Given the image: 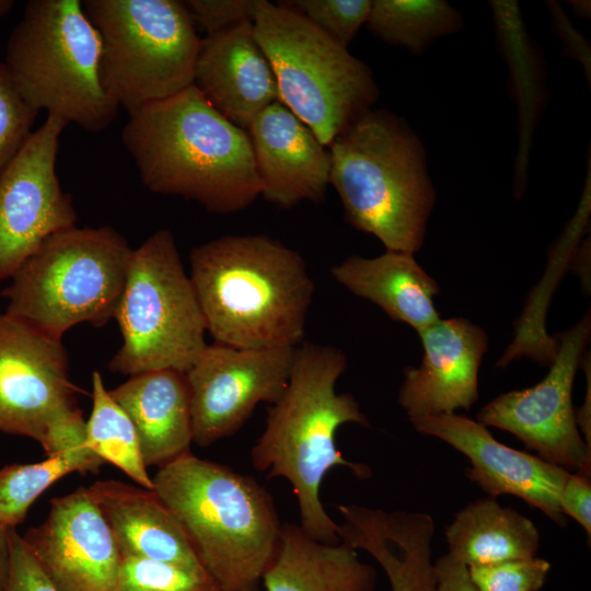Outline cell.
<instances>
[{"label":"cell","mask_w":591,"mask_h":591,"mask_svg":"<svg viewBox=\"0 0 591 591\" xmlns=\"http://www.w3.org/2000/svg\"><path fill=\"white\" fill-rule=\"evenodd\" d=\"M346 369L347 357L339 348L304 341L299 345L287 387L268 408L265 429L251 450L255 470L266 478L280 477L290 483L303 531L328 544L340 538L338 523L321 500L325 476L336 466L349 468L360 479L372 474L368 465L346 460L336 447L340 426H370L356 398L336 392Z\"/></svg>","instance_id":"cell-1"},{"label":"cell","mask_w":591,"mask_h":591,"mask_svg":"<svg viewBox=\"0 0 591 591\" xmlns=\"http://www.w3.org/2000/svg\"><path fill=\"white\" fill-rule=\"evenodd\" d=\"M189 262L216 343L244 349L303 343L315 285L298 251L266 234L224 235L193 248Z\"/></svg>","instance_id":"cell-2"},{"label":"cell","mask_w":591,"mask_h":591,"mask_svg":"<svg viewBox=\"0 0 591 591\" xmlns=\"http://www.w3.org/2000/svg\"><path fill=\"white\" fill-rule=\"evenodd\" d=\"M121 139L152 193L179 196L229 215L262 194L247 131L192 85L129 115Z\"/></svg>","instance_id":"cell-3"},{"label":"cell","mask_w":591,"mask_h":591,"mask_svg":"<svg viewBox=\"0 0 591 591\" xmlns=\"http://www.w3.org/2000/svg\"><path fill=\"white\" fill-rule=\"evenodd\" d=\"M152 480L221 590L260 591L282 530L266 488L190 452L159 467Z\"/></svg>","instance_id":"cell-4"},{"label":"cell","mask_w":591,"mask_h":591,"mask_svg":"<svg viewBox=\"0 0 591 591\" xmlns=\"http://www.w3.org/2000/svg\"><path fill=\"white\" fill-rule=\"evenodd\" d=\"M329 185L346 220L386 251L414 254L434 204L425 149L404 118L370 109L328 146Z\"/></svg>","instance_id":"cell-5"},{"label":"cell","mask_w":591,"mask_h":591,"mask_svg":"<svg viewBox=\"0 0 591 591\" xmlns=\"http://www.w3.org/2000/svg\"><path fill=\"white\" fill-rule=\"evenodd\" d=\"M101 54V37L82 1L31 0L9 37L3 63L35 112L96 132L119 108L103 88Z\"/></svg>","instance_id":"cell-6"},{"label":"cell","mask_w":591,"mask_h":591,"mask_svg":"<svg viewBox=\"0 0 591 591\" xmlns=\"http://www.w3.org/2000/svg\"><path fill=\"white\" fill-rule=\"evenodd\" d=\"M131 254L109 225L61 230L11 277L5 313L58 339L80 323L104 325L115 317Z\"/></svg>","instance_id":"cell-7"},{"label":"cell","mask_w":591,"mask_h":591,"mask_svg":"<svg viewBox=\"0 0 591 591\" xmlns=\"http://www.w3.org/2000/svg\"><path fill=\"white\" fill-rule=\"evenodd\" d=\"M252 22L279 101L325 147L371 109L379 89L370 68L304 16L257 0Z\"/></svg>","instance_id":"cell-8"},{"label":"cell","mask_w":591,"mask_h":591,"mask_svg":"<svg viewBox=\"0 0 591 591\" xmlns=\"http://www.w3.org/2000/svg\"><path fill=\"white\" fill-rule=\"evenodd\" d=\"M82 4L101 37L103 88L118 107L132 115L194 85L200 38L183 1Z\"/></svg>","instance_id":"cell-9"},{"label":"cell","mask_w":591,"mask_h":591,"mask_svg":"<svg viewBox=\"0 0 591 591\" xmlns=\"http://www.w3.org/2000/svg\"><path fill=\"white\" fill-rule=\"evenodd\" d=\"M114 318L123 345L108 362L113 372L185 373L207 346L205 320L171 231L161 229L132 250Z\"/></svg>","instance_id":"cell-10"},{"label":"cell","mask_w":591,"mask_h":591,"mask_svg":"<svg viewBox=\"0 0 591 591\" xmlns=\"http://www.w3.org/2000/svg\"><path fill=\"white\" fill-rule=\"evenodd\" d=\"M589 335L588 313L558 335L551 369L540 383L500 394L477 413L476 420L512 433L551 464L591 475V448L579 432L571 398Z\"/></svg>","instance_id":"cell-11"},{"label":"cell","mask_w":591,"mask_h":591,"mask_svg":"<svg viewBox=\"0 0 591 591\" xmlns=\"http://www.w3.org/2000/svg\"><path fill=\"white\" fill-rule=\"evenodd\" d=\"M67 126L48 115L0 174V281L11 278L50 235L77 225L72 197L56 174Z\"/></svg>","instance_id":"cell-12"},{"label":"cell","mask_w":591,"mask_h":591,"mask_svg":"<svg viewBox=\"0 0 591 591\" xmlns=\"http://www.w3.org/2000/svg\"><path fill=\"white\" fill-rule=\"evenodd\" d=\"M296 348L207 345L185 372L193 442L205 448L230 437L259 403L277 402L287 387Z\"/></svg>","instance_id":"cell-13"},{"label":"cell","mask_w":591,"mask_h":591,"mask_svg":"<svg viewBox=\"0 0 591 591\" xmlns=\"http://www.w3.org/2000/svg\"><path fill=\"white\" fill-rule=\"evenodd\" d=\"M61 339L0 313V431L44 443L78 407Z\"/></svg>","instance_id":"cell-14"},{"label":"cell","mask_w":591,"mask_h":591,"mask_svg":"<svg viewBox=\"0 0 591 591\" xmlns=\"http://www.w3.org/2000/svg\"><path fill=\"white\" fill-rule=\"evenodd\" d=\"M23 538L61 591H116L121 555L86 487L55 497Z\"/></svg>","instance_id":"cell-15"},{"label":"cell","mask_w":591,"mask_h":591,"mask_svg":"<svg viewBox=\"0 0 591 591\" xmlns=\"http://www.w3.org/2000/svg\"><path fill=\"white\" fill-rule=\"evenodd\" d=\"M410 421L418 432L438 438L465 455L471 463L466 476L489 498L515 496L558 526H566L559 494L568 471L497 441L486 426L466 416L438 414Z\"/></svg>","instance_id":"cell-16"},{"label":"cell","mask_w":591,"mask_h":591,"mask_svg":"<svg viewBox=\"0 0 591 591\" xmlns=\"http://www.w3.org/2000/svg\"><path fill=\"white\" fill-rule=\"evenodd\" d=\"M424 358L419 368H407L398 403L409 420L468 410L478 399V369L488 338L465 318L439 320L421 329Z\"/></svg>","instance_id":"cell-17"},{"label":"cell","mask_w":591,"mask_h":591,"mask_svg":"<svg viewBox=\"0 0 591 591\" xmlns=\"http://www.w3.org/2000/svg\"><path fill=\"white\" fill-rule=\"evenodd\" d=\"M246 131L265 200L291 208L302 201L325 199L329 150L287 106L274 102L254 118Z\"/></svg>","instance_id":"cell-18"},{"label":"cell","mask_w":591,"mask_h":591,"mask_svg":"<svg viewBox=\"0 0 591 591\" xmlns=\"http://www.w3.org/2000/svg\"><path fill=\"white\" fill-rule=\"evenodd\" d=\"M194 85L219 114L244 130L279 101L273 68L256 40L252 20L200 39Z\"/></svg>","instance_id":"cell-19"},{"label":"cell","mask_w":591,"mask_h":591,"mask_svg":"<svg viewBox=\"0 0 591 591\" xmlns=\"http://www.w3.org/2000/svg\"><path fill=\"white\" fill-rule=\"evenodd\" d=\"M88 490L121 557L204 568L186 531L154 490L114 479L96 482Z\"/></svg>","instance_id":"cell-20"},{"label":"cell","mask_w":591,"mask_h":591,"mask_svg":"<svg viewBox=\"0 0 591 591\" xmlns=\"http://www.w3.org/2000/svg\"><path fill=\"white\" fill-rule=\"evenodd\" d=\"M109 394L132 421L147 467H161L189 453L193 426L185 373H139Z\"/></svg>","instance_id":"cell-21"},{"label":"cell","mask_w":591,"mask_h":591,"mask_svg":"<svg viewBox=\"0 0 591 591\" xmlns=\"http://www.w3.org/2000/svg\"><path fill=\"white\" fill-rule=\"evenodd\" d=\"M331 274L351 293L417 332L440 320L433 304L439 286L412 253L386 251L372 258L352 255L333 266Z\"/></svg>","instance_id":"cell-22"},{"label":"cell","mask_w":591,"mask_h":591,"mask_svg":"<svg viewBox=\"0 0 591 591\" xmlns=\"http://www.w3.org/2000/svg\"><path fill=\"white\" fill-rule=\"evenodd\" d=\"M376 569L347 544L322 543L299 524L282 523L277 553L263 576L265 591H375Z\"/></svg>","instance_id":"cell-23"},{"label":"cell","mask_w":591,"mask_h":591,"mask_svg":"<svg viewBox=\"0 0 591 591\" xmlns=\"http://www.w3.org/2000/svg\"><path fill=\"white\" fill-rule=\"evenodd\" d=\"M431 515L393 511L378 520H361L348 542L370 554L385 571L391 591H434Z\"/></svg>","instance_id":"cell-24"},{"label":"cell","mask_w":591,"mask_h":591,"mask_svg":"<svg viewBox=\"0 0 591 591\" xmlns=\"http://www.w3.org/2000/svg\"><path fill=\"white\" fill-rule=\"evenodd\" d=\"M444 535L448 554L467 567L532 558L540 547L535 524L494 498L478 499L461 509Z\"/></svg>","instance_id":"cell-25"},{"label":"cell","mask_w":591,"mask_h":591,"mask_svg":"<svg viewBox=\"0 0 591 591\" xmlns=\"http://www.w3.org/2000/svg\"><path fill=\"white\" fill-rule=\"evenodd\" d=\"M497 39L509 65L518 108V151L515 189H522L529 161L532 136L545 101L543 66L521 19L515 1H490Z\"/></svg>","instance_id":"cell-26"},{"label":"cell","mask_w":591,"mask_h":591,"mask_svg":"<svg viewBox=\"0 0 591 591\" xmlns=\"http://www.w3.org/2000/svg\"><path fill=\"white\" fill-rule=\"evenodd\" d=\"M367 24L383 42L421 54L433 39L462 28L463 19L441 0H374Z\"/></svg>","instance_id":"cell-27"},{"label":"cell","mask_w":591,"mask_h":591,"mask_svg":"<svg viewBox=\"0 0 591 591\" xmlns=\"http://www.w3.org/2000/svg\"><path fill=\"white\" fill-rule=\"evenodd\" d=\"M85 424L86 443L92 452L121 470L140 487L153 490L136 428L111 396L97 371L92 374V409Z\"/></svg>","instance_id":"cell-28"},{"label":"cell","mask_w":591,"mask_h":591,"mask_svg":"<svg viewBox=\"0 0 591 591\" xmlns=\"http://www.w3.org/2000/svg\"><path fill=\"white\" fill-rule=\"evenodd\" d=\"M74 472L81 473L79 464L63 455L1 468L0 525L15 529L23 522L33 502L46 489L61 477Z\"/></svg>","instance_id":"cell-29"},{"label":"cell","mask_w":591,"mask_h":591,"mask_svg":"<svg viewBox=\"0 0 591 591\" xmlns=\"http://www.w3.org/2000/svg\"><path fill=\"white\" fill-rule=\"evenodd\" d=\"M116 591H222L204 568L121 557Z\"/></svg>","instance_id":"cell-30"},{"label":"cell","mask_w":591,"mask_h":591,"mask_svg":"<svg viewBox=\"0 0 591 591\" xmlns=\"http://www.w3.org/2000/svg\"><path fill=\"white\" fill-rule=\"evenodd\" d=\"M278 3L298 12L347 48L360 26L367 23L372 1L289 0Z\"/></svg>","instance_id":"cell-31"},{"label":"cell","mask_w":591,"mask_h":591,"mask_svg":"<svg viewBox=\"0 0 591 591\" xmlns=\"http://www.w3.org/2000/svg\"><path fill=\"white\" fill-rule=\"evenodd\" d=\"M37 114L21 96L7 67L0 62V174L30 139Z\"/></svg>","instance_id":"cell-32"},{"label":"cell","mask_w":591,"mask_h":591,"mask_svg":"<svg viewBox=\"0 0 591 591\" xmlns=\"http://www.w3.org/2000/svg\"><path fill=\"white\" fill-rule=\"evenodd\" d=\"M467 568L479 591H538L546 582L551 564L535 556Z\"/></svg>","instance_id":"cell-33"},{"label":"cell","mask_w":591,"mask_h":591,"mask_svg":"<svg viewBox=\"0 0 591 591\" xmlns=\"http://www.w3.org/2000/svg\"><path fill=\"white\" fill-rule=\"evenodd\" d=\"M257 0H186L183 1L194 24L207 35L252 20Z\"/></svg>","instance_id":"cell-34"},{"label":"cell","mask_w":591,"mask_h":591,"mask_svg":"<svg viewBox=\"0 0 591 591\" xmlns=\"http://www.w3.org/2000/svg\"><path fill=\"white\" fill-rule=\"evenodd\" d=\"M10 551L11 564L7 591H61L15 529L10 530Z\"/></svg>","instance_id":"cell-35"},{"label":"cell","mask_w":591,"mask_h":591,"mask_svg":"<svg viewBox=\"0 0 591 591\" xmlns=\"http://www.w3.org/2000/svg\"><path fill=\"white\" fill-rule=\"evenodd\" d=\"M559 508L564 515L578 522L591 537V475L569 473L559 494Z\"/></svg>","instance_id":"cell-36"},{"label":"cell","mask_w":591,"mask_h":591,"mask_svg":"<svg viewBox=\"0 0 591 591\" xmlns=\"http://www.w3.org/2000/svg\"><path fill=\"white\" fill-rule=\"evenodd\" d=\"M433 577L434 591H479L467 566L448 553L433 563Z\"/></svg>","instance_id":"cell-37"},{"label":"cell","mask_w":591,"mask_h":591,"mask_svg":"<svg viewBox=\"0 0 591 591\" xmlns=\"http://www.w3.org/2000/svg\"><path fill=\"white\" fill-rule=\"evenodd\" d=\"M548 7L553 19L554 30L563 38L568 56L578 59L584 67L588 77H590V47L587 40L572 27L557 3L549 2Z\"/></svg>","instance_id":"cell-38"},{"label":"cell","mask_w":591,"mask_h":591,"mask_svg":"<svg viewBox=\"0 0 591 591\" xmlns=\"http://www.w3.org/2000/svg\"><path fill=\"white\" fill-rule=\"evenodd\" d=\"M10 530L0 525V591H7L10 576Z\"/></svg>","instance_id":"cell-39"},{"label":"cell","mask_w":591,"mask_h":591,"mask_svg":"<svg viewBox=\"0 0 591 591\" xmlns=\"http://www.w3.org/2000/svg\"><path fill=\"white\" fill-rule=\"evenodd\" d=\"M572 7L575 9L576 14L581 15L583 18H589L590 13V2L588 1H571Z\"/></svg>","instance_id":"cell-40"},{"label":"cell","mask_w":591,"mask_h":591,"mask_svg":"<svg viewBox=\"0 0 591 591\" xmlns=\"http://www.w3.org/2000/svg\"><path fill=\"white\" fill-rule=\"evenodd\" d=\"M14 3L12 0H0V18L7 15L14 7Z\"/></svg>","instance_id":"cell-41"}]
</instances>
